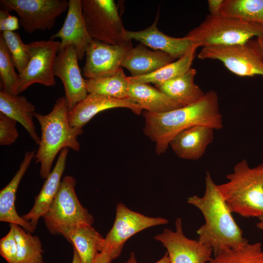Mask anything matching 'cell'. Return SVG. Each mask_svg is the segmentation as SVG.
<instances>
[{
    "label": "cell",
    "instance_id": "cell-32",
    "mask_svg": "<svg viewBox=\"0 0 263 263\" xmlns=\"http://www.w3.org/2000/svg\"><path fill=\"white\" fill-rule=\"evenodd\" d=\"M15 68L19 74L26 68L30 59V54L26 44L22 41L19 34L15 32L5 31L1 33Z\"/></svg>",
    "mask_w": 263,
    "mask_h": 263
},
{
    "label": "cell",
    "instance_id": "cell-37",
    "mask_svg": "<svg viewBox=\"0 0 263 263\" xmlns=\"http://www.w3.org/2000/svg\"><path fill=\"white\" fill-rule=\"evenodd\" d=\"M225 0H208V7L211 15H217L221 13V10Z\"/></svg>",
    "mask_w": 263,
    "mask_h": 263
},
{
    "label": "cell",
    "instance_id": "cell-17",
    "mask_svg": "<svg viewBox=\"0 0 263 263\" xmlns=\"http://www.w3.org/2000/svg\"><path fill=\"white\" fill-rule=\"evenodd\" d=\"M159 15L153 23L147 28L139 31L125 30L126 38L135 39L154 50L162 51L169 55L173 59L184 56L194 47H197L187 37L175 38L169 36L161 32L157 28Z\"/></svg>",
    "mask_w": 263,
    "mask_h": 263
},
{
    "label": "cell",
    "instance_id": "cell-4",
    "mask_svg": "<svg viewBox=\"0 0 263 263\" xmlns=\"http://www.w3.org/2000/svg\"><path fill=\"white\" fill-rule=\"evenodd\" d=\"M228 181L217 185L232 213L245 218L263 216V163L251 168L244 159L226 176Z\"/></svg>",
    "mask_w": 263,
    "mask_h": 263
},
{
    "label": "cell",
    "instance_id": "cell-15",
    "mask_svg": "<svg viewBox=\"0 0 263 263\" xmlns=\"http://www.w3.org/2000/svg\"><path fill=\"white\" fill-rule=\"evenodd\" d=\"M68 12L62 27L50 39L59 38L58 51L71 46L78 60H82L92 38L87 31L82 14L81 0H69Z\"/></svg>",
    "mask_w": 263,
    "mask_h": 263
},
{
    "label": "cell",
    "instance_id": "cell-27",
    "mask_svg": "<svg viewBox=\"0 0 263 263\" xmlns=\"http://www.w3.org/2000/svg\"><path fill=\"white\" fill-rule=\"evenodd\" d=\"M128 77L120 68L113 75L86 80L88 93L118 99L127 98L130 84Z\"/></svg>",
    "mask_w": 263,
    "mask_h": 263
},
{
    "label": "cell",
    "instance_id": "cell-26",
    "mask_svg": "<svg viewBox=\"0 0 263 263\" xmlns=\"http://www.w3.org/2000/svg\"><path fill=\"white\" fill-rule=\"evenodd\" d=\"M197 48L194 47L182 57L163 66L150 74L138 77L128 76L129 83H152L157 87L182 75L191 68Z\"/></svg>",
    "mask_w": 263,
    "mask_h": 263
},
{
    "label": "cell",
    "instance_id": "cell-22",
    "mask_svg": "<svg viewBox=\"0 0 263 263\" xmlns=\"http://www.w3.org/2000/svg\"><path fill=\"white\" fill-rule=\"evenodd\" d=\"M35 109V106L25 96L0 91V112L21 124L35 142L39 145L40 138L33 122Z\"/></svg>",
    "mask_w": 263,
    "mask_h": 263
},
{
    "label": "cell",
    "instance_id": "cell-2",
    "mask_svg": "<svg viewBox=\"0 0 263 263\" xmlns=\"http://www.w3.org/2000/svg\"><path fill=\"white\" fill-rule=\"evenodd\" d=\"M187 201L203 215L205 223L197 231L198 240L210 247L214 255L225 250L240 247L248 242L208 171L205 177L204 195H193Z\"/></svg>",
    "mask_w": 263,
    "mask_h": 263
},
{
    "label": "cell",
    "instance_id": "cell-23",
    "mask_svg": "<svg viewBox=\"0 0 263 263\" xmlns=\"http://www.w3.org/2000/svg\"><path fill=\"white\" fill-rule=\"evenodd\" d=\"M128 98L135 102L143 110L152 113H163L183 107L149 84L130 83Z\"/></svg>",
    "mask_w": 263,
    "mask_h": 263
},
{
    "label": "cell",
    "instance_id": "cell-33",
    "mask_svg": "<svg viewBox=\"0 0 263 263\" xmlns=\"http://www.w3.org/2000/svg\"><path fill=\"white\" fill-rule=\"evenodd\" d=\"M17 121L0 112V145L7 146L15 143L19 133Z\"/></svg>",
    "mask_w": 263,
    "mask_h": 263
},
{
    "label": "cell",
    "instance_id": "cell-10",
    "mask_svg": "<svg viewBox=\"0 0 263 263\" xmlns=\"http://www.w3.org/2000/svg\"><path fill=\"white\" fill-rule=\"evenodd\" d=\"M168 223L164 218L146 216L119 203L116 207L113 227L104 238L102 252H107L113 260L120 255L125 243L132 236L147 228Z\"/></svg>",
    "mask_w": 263,
    "mask_h": 263
},
{
    "label": "cell",
    "instance_id": "cell-39",
    "mask_svg": "<svg viewBox=\"0 0 263 263\" xmlns=\"http://www.w3.org/2000/svg\"><path fill=\"white\" fill-rule=\"evenodd\" d=\"M124 263H138L136 261L134 254L133 252H132L130 254L129 259L127 262ZM155 263H170L168 253L166 252L165 255L160 260Z\"/></svg>",
    "mask_w": 263,
    "mask_h": 263
},
{
    "label": "cell",
    "instance_id": "cell-18",
    "mask_svg": "<svg viewBox=\"0 0 263 263\" xmlns=\"http://www.w3.org/2000/svg\"><path fill=\"white\" fill-rule=\"evenodd\" d=\"M214 130L202 125L190 127L177 134L170 141L169 146L180 158L199 159L213 141Z\"/></svg>",
    "mask_w": 263,
    "mask_h": 263
},
{
    "label": "cell",
    "instance_id": "cell-29",
    "mask_svg": "<svg viewBox=\"0 0 263 263\" xmlns=\"http://www.w3.org/2000/svg\"><path fill=\"white\" fill-rule=\"evenodd\" d=\"M221 13L263 25V0H225Z\"/></svg>",
    "mask_w": 263,
    "mask_h": 263
},
{
    "label": "cell",
    "instance_id": "cell-38",
    "mask_svg": "<svg viewBox=\"0 0 263 263\" xmlns=\"http://www.w3.org/2000/svg\"><path fill=\"white\" fill-rule=\"evenodd\" d=\"M113 260L109 253L102 251L97 255L93 263H111Z\"/></svg>",
    "mask_w": 263,
    "mask_h": 263
},
{
    "label": "cell",
    "instance_id": "cell-11",
    "mask_svg": "<svg viewBox=\"0 0 263 263\" xmlns=\"http://www.w3.org/2000/svg\"><path fill=\"white\" fill-rule=\"evenodd\" d=\"M198 58L219 60L229 71L240 76H263V61L248 42L203 47Z\"/></svg>",
    "mask_w": 263,
    "mask_h": 263
},
{
    "label": "cell",
    "instance_id": "cell-16",
    "mask_svg": "<svg viewBox=\"0 0 263 263\" xmlns=\"http://www.w3.org/2000/svg\"><path fill=\"white\" fill-rule=\"evenodd\" d=\"M116 108H128L137 115L140 114L143 110L138 104L129 98L118 99L95 94H88L84 99L69 112V124L73 127L82 129L98 113Z\"/></svg>",
    "mask_w": 263,
    "mask_h": 263
},
{
    "label": "cell",
    "instance_id": "cell-9",
    "mask_svg": "<svg viewBox=\"0 0 263 263\" xmlns=\"http://www.w3.org/2000/svg\"><path fill=\"white\" fill-rule=\"evenodd\" d=\"M0 2L17 13L19 24L29 34L51 29L56 19L68 10L69 4L67 0H1Z\"/></svg>",
    "mask_w": 263,
    "mask_h": 263
},
{
    "label": "cell",
    "instance_id": "cell-1",
    "mask_svg": "<svg viewBox=\"0 0 263 263\" xmlns=\"http://www.w3.org/2000/svg\"><path fill=\"white\" fill-rule=\"evenodd\" d=\"M144 132L155 144V151H166L172 139L179 132L190 127L202 125L214 130L223 128L216 92L210 90L200 100L190 105L163 113L145 111Z\"/></svg>",
    "mask_w": 263,
    "mask_h": 263
},
{
    "label": "cell",
    "instance_id": "cell-28",
    "mask_svg": "<svg viewBox=\"0 0 263 263\" xmlns=\"http://www.w3.org/2000/svg\"><path fill=\"white\" fill-rule=\"evenodd\" d=\"M13 229L17 245L16 263H44L43 250L39 238L26 232L19 225L10 224Z\"/></svg>",
    "mask_w": 263,
    "mask_h": 263
},
{
    "label": "cell",
    "instance_id": "cell-7",
    "mask_svg": "<svg viewBox=\"0 0 263 263\" xmlns=\"http://www.w3.org/2000/svg\"><path fill=\"white\" fill-rule=\"evenodd\" d=\"M82 14L90 37L112 45L120 44L128 39L113 0H81Z\"/></svg>",
    "mask_w": 263,
    "mask_h": 263
},
{
    "label": "cell",
    "instance_id": "cell-31",
    "mask_svg": "<svg viewBox=\"0 0 263 263\" xmlns=\"http://www.w3.org/2000/svg\"><path fill=\"white\" fill-rule=\"evenodd\" d=\"M15 66L4 39L0 36V78L2 90L12 94H18L19 74Z\"/></svg>",
    "mask_w": 263,
    "mask_h": 263
},
{
    "label": "cell",
    "instance_id": "cell-40",
    "mask_svg": "<svg viewBox=\"0 0 263 263\" xmlns=\"http://www.w3.org/2000/svg\"><path fill=\"white\" fill-rule=\"evenodd\" d=\"M73 248H74V253H73L72 263H82L77 251L76 250L75 247H73Z\"/></svg>",
    "mask_w": 263,
    "mask_h": 263
},
{
    "label": "cell",
    "instance_id": "cell-6",
    "mask_svg": "<svg viewBox=\"0 0 263 263\" xmlns=\"http://www.w3.org/2000/svg\"><path fill=\"white\" fill-rule=\"evenodd\" d=\"M75 185L73 176H65L49 210L43 216L45 225L52 234H61L66 238L71 229L92 225L94 223L93 216L78 199Z\"/></svg>",
    "mask_w": 263,
    "mask_h": 263
},
{
    "label": "cell",
    "instance_id": "cell-14",
    "mask_svg": "<svg viewBox=\"0 0 263 263\" xmlns=\"http://www.w3.org/2000/svg\"><path fill=\"white\" fill-rule=\"evenodd\" d=\"M78 60L76 52L71 46L58 51L55 60L54 75L63 83L69 111L88 94Z\"/></svg>",
    "mask_w": 263,
    "mask_h": 263
},
{
    "label": "cell",
    "instance_id": "cell-36",
    "mask_svg": "<svg viewBox=\"0 0 263 263\" xmlns=\"http://www.w3.org/2000/svg\"><path fill=\"white\" fill-rule=\"evenodd\" d=\"M248 43L263 61V32L255 39L249 40Z\"/></svg>",
    "mask_w": 263,
    "mask_h": 263
},
{
    "label": "cell",
    "instance_id": "cell-24",
    "mask_svg": "<svg viewBox=\"0 0 263 263\" xmlns=\"http://www.w3.org/2000/svg\"><path fill=\"white\" fill-rule=\"evenodd\" d=\"M196 70L190 68L182 75L156 88L183 107L201 99L205 93L194 82Z\"/></svg>",
    "mask_w": 263,
    "mask_h": 263
},
{
    "label": "cell",
    "instance_id": "cell-5",
    "mask_svg": "<svg viewBox=\"0 0 263 263\" xmlns=\"http://www.w3.org/2000/svg\"><path fill=\"white\" fill-rule=\"evenodd\" d=\"M263 32V25L244 21L221 13L207 15L186 36L196 46L232 45L247 43Z\"/></svg>",
    "mask_w": 263,
    "mask_h": 263
},
{
    "label": "cell",
    "instance_id": "cell-8",
    "mask_svg": "<svg viewBox=\"0 0 263 263\" xmlns=\"http://www.w3.org/2000/svg\"><path fill=\"white\" fill-rule=\"evenodd\" d=\"M60 41L38 40L26 44L30 59L24 70L19 74L18 94L32 84L46 86L56 85L54 67Z\"/></svg>",
    "mask_w": 263,
    "mask_h": 263
},
{
    "label": "cell",
    "instance_id": "cell-13",
    "mask_svg": "<svg viewBox=\"0 0 263 263\" xmlns=\"http://www.w3.org/2000/svg\"><path fill=\"white\" fill-rule=\"evenodd\" d=\"M175 230L166 228L154 239L167 249L170 263H206L212 259V249L198 240L187 238L184 234L182 220L177 218Z\"/></svg>",
    "mask_w": 263,
    "mask_h": 263
},
{
    "label": "cell",
    "instance_id": "cell-12",
    "mask_svg": "<svg viewBox=\"0 0 263 263\" xmlns=\"http://www.w3.org/2000/svg\"><path fill=\"white\" fill-rule=\"evenodd\" d=\"M132 47V40L112 45L93 38L86 51L83 75L88 79L113 75L121 68L123 59Z\"/></svg>",
    "mask_w": 263,
    "mask_h": 263
},
{
    "label": "cell",
    "instance_id": "cell-34",
    "mask_svg": "<svg viewBox=\"0 0 263 263\" xmlns=\"http://www.w3.org/2000/svg\"><path fill=\"white\" fill-rule=\"evenodd\" d=\"M0 254L8 263H16L17 245L12 228L0 240Z\"/></svg>",
    "mask_w": 263,
    "mask_h": 263
},
{
    "label": "cell",
    "instance_id": "cell-35",
    "mask_svg": "<svg viewBox=\"0 0 263 263\" xmlns=\"http://www.w3.org/2000/svg\"><path fill=\"white\" fill-rule=\"evenodd\" d=\"M19 28V20L16 16H11L7 10L0 11V31L14 32Z\"/></svg>",
    "mask_w": 263,
    "mask_h": 263
},
{
    "label": "cell",
    "instance_id": "cell-3",
    "mask_svg": "<svg viewBox=\"0 0 263 263\" xmlns=\"http://www.w3.org/2000/svg\"><path fill=\"white\" fill-rule=\"evenodd\" d=\"M69 110L65 96L60 97L47 114L35 112L34 117L38 121L41 135L35 158L40 164L39 173L46 179L50 172L53 163L59 152L65 148L74 151L80 149L77 136L83 132L82 129L72 127L69 122Z\"/></svg>",
    "mask_w": 263,
    "mask_h": 263
},
{
    "label": "cell",
    "instance_id": "cell-41",
    "mask_svg": "<svg viewBox=\"0 0 263 263\" xmlns=\"http://www.w3.org/2000/svg\"><path fill=\"white\" fill-rule=\"evenodd\" d=\"M259 222L256 224V226L260 230L263 231V216L258 218Z\"/></svg>",
    "mask_w": 263,
    "mask_h": 263
},
{
    "label": "cell",
    "instance_id": "cell-20",
    "mask_svg": "<svg viewBox=\"0 0 263 263\" xmlns=\"http://www.w3.org/2000/svg\"><path fill=\"white\" fill-rule=\"evenodd\" d=\"M35 154V150L25 153L19 169L10 182L0 191V221L19 225L30 233L34 232L36 229L19 215L15 203L19 184Z\"/></svg>",
    "mask_w": 263,
    "mask_h": 263
},
{
    "label": "cell",
    "instance_id": "cell-30",
    "mask_svg": "<svg viewBox=\"0 0 263 263\" xmlns=\"http://www.w3.org/2000/svg\"><path fill=\"white\" fill-rule=\"evenodd\" d=\"M209 263H263L262 245L259 242H248L240 247L219 253L212 258Z\"/></svg>",
    "mask_w": 263,
    "mask_h": 263
},
{
    "label": "cell",
    "instance_id": "cell-25",
    "mask_svg": "<svg viewBox=\"0 0 263 263\" xmlns=\"http://www.w3.org/2000/svg\"><path fill=\"white\" fill-rule=\"evenodd\" d=\"M66 239L73 244L82 263H93L102 251L104 238L92 225L73 228L68 232Z\"/></svg>",
    "mask_w": 263,
    "mask_h": 263
},
{
    "label": "cell",
    "instance_id": "cell-19",
    "mask_svg": "<svg viewBox=\"0 0 263 263\" xmlns=\"http://www.w3.org/2000/svg\"><path fill=\"white\" fill-rule=\"evenodd\" d=\"M68 148L62 150L56 165L43 184L35 199L32 209L22 216L36 229L38 220L47 213L54 200L61 184V179L65 168Z\"/></svg>",
    "mask_w": 263,
    "mask_h": 263
},
{
    "label": "cell",
    "instance_id": "cell-21",
    "mask_svg": "<svg viewBox=\"0 0 263 263\" xmlns=\"http://www.w3.org/2000/svg\"><path fill=\"white\" fill-rule=\"evenodd\" d=\"M175 59L161 51H152L139 43L132 47L123 59L121 66L128 69L131 77H138L150 74Z\"/></svg>",
    "mask_w": 263,
    "mask_h": 263
}]
</instances>
